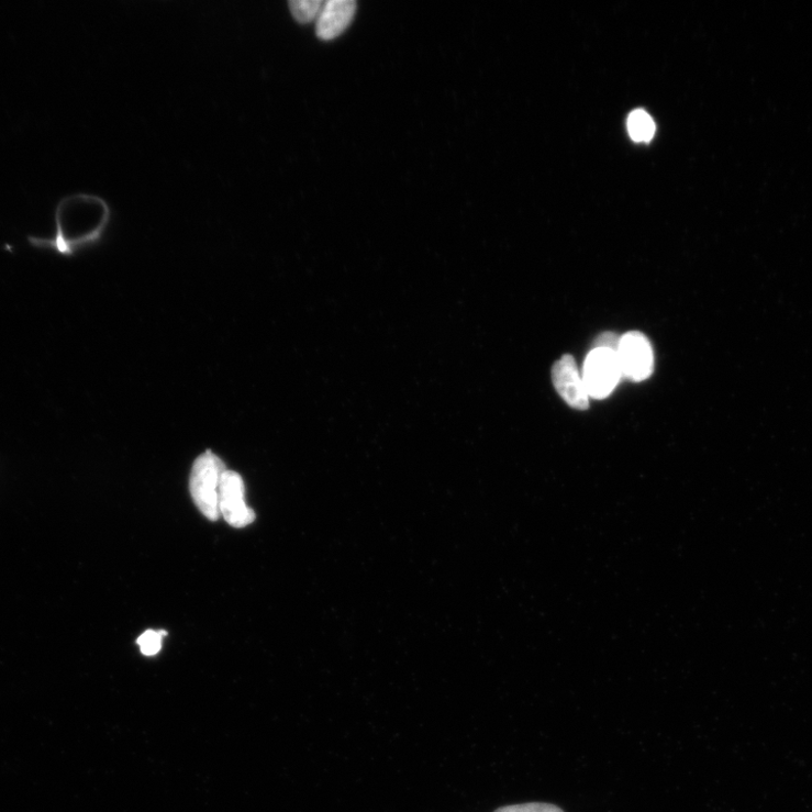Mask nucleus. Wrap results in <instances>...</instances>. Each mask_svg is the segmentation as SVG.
I'll use <instances>...</instances> for the list:
<instances>
[{
	"label": "nucleus",
	"instance_id": "11",
	"mask_svg": "<svg viewBox=\"0 0 812 812\" xmlns=\"http://www.w3.org/2000/svg\"><path fill=\"white\" fill-rule=\"evenodd\" d=\"M494 812H564L559 807L549 803H524L515 805H505L497 809Z\"/></svg>",
	"mask_w": 812,
	"mask_h": 812
},
{
	"label": "nucleus",
	"instance_id": "7",
	"mask_svg": "<svg viewBox=\"0 0 812 812\" xmlns=\"http://www.w3.org/2000/svg\"><path fill=\"white\" fill-rule=\"evenodd\" d=\"M357 11L355 0H327L316 22V35L330 41L344 33L352 24Z\"/></svg>",
	"mask_w": 812,
	"mask_h": 812
},
{
	"label": "nucleus",
	"instance_id": "3",
	"mask_svg": "<svg viewBox=\"0 0 812 812\" xmlns=\"http://www.w3.org/2000/svg\"><path fill=\"white\" fill-rule=\"evenodd\" d=\"M623 377L618 355L609 349H592L583 364L582 380L589 398L602 400L612 394Z\"/></svg>",
	"mask_w": 812,
	"mask_h": 812
},
{
	"label": "nucleus",
	"instance_id": "10",
	"mask_svg": "<svg viewBox=\"0 0 812 812\" xmlns=\"http://www.w3.org/2000/svg\"><path fill=\"white\" fill-rule=\"evenodd\" d=\"M165 635V631L156 632L153 630H148L142 634L137 639V644L140 645L142 653L149 657L158 654L162 649L163 636Z\"/></svg>",
	"mask_w": 812,
	"mask_h": 812
},
{
	"label": "nucleus",
	"instance_id": "4",
	"mask_svg": "<svg viewBox=\"0 0 812 812\" xmlns=\"http://www.w3.org/2000/svg\"><path fill=\"white\" fill-rule=\"evenodd\" d=\"M622 375L633 381L649 378L655 368L654 351L648 337L641 332H629L620 340L616 352Z\"/></svg>",
	"mask_w": 812,
	"mask_h": 812
},
{
	"label": "nucleus",
	"instance_id": "6",
	"mask_svg": "<svg viewBox=\"0 0 812 812\" xmlns=\"http://www.w3.org/2000/svg\"><path fill=\"white\" fill-rule=\"evenodd\" d=\"M552 380L555 390L569 407L578 411L589 408L590 398L572 356L566 355L555 363L552 369Z\"/></svg>",
	"mask_w": 812,
	"mask_h": 812
},
{
	"label": "nucleus",
	"instance_id": "8",
	"mask_svg": "<svg viewBox=\"0 0 812 812\" xmlns=\"http://www.w3.org/2000/svg\"><path fill=\"white\" fill-rule=\"evenodd\" d=\"M627 127L631 138L636 143H649L656 133L654 120L644 110H635L631 113Z\"/></svg>",
	"mask_w": 812,
	"mask_h": 812
},
{
	"label": "nucleus",
	"instance_id": "9",
	"mask_svg": "<svg viewBox=\"0 0 812 812\" xmlns=\"http://www.w3.org/2000/svg\"><path fill=\"white\" fill-rule=\"evenodd\" d=\"M323 5L322 0H291L289 2L291 13L299 23L313 21L320 14Z\"/></svg>",
	"mask_w": 812,
	"mask_h": 812
},
{
	"label": "nucleus",
	"instance_id": "1",
	"mask_svg": "<svg viewBox=\"0 0 812 812\" xmlns=\"http://www.w3.org/2000/svg\"><path fill=\"white\" fill-rule=\"evenodd\" d=\"M108 215L105 203L93 196L74 194L57 205L56 223L62 248L73 246L96 236Z\"/></svg>",
	"mask_w": 812,
	"mask_h": 812
},
{
	"label": "nucleus",
	"instance_id": "2",
	"mask_svg": "<svg viewBox=\"0 0 812 812\" xmlns=\"http://www.w3.org/2000/svg\"><path fill=\"white\" fill-rule=\"evenodd\" d=\"M225 471L222 459L211 452L201 455L192 467L191 496L202 514L212 522L221 518L220 489Z\"/></svg>",
	"mask_w": 812,
	"mask_h": 812
},
{
	"label": "nucleus",
	"instance_id": "5",
	"mask_svg": "<svg viewBox=\"0 0 812 812\" xmlns=\"http://www.w3.org/2000/svg\"><path fill=\"white\" fill-rule=\"evenodd\" d=\"M221 515L235 529H243L255 521V512L245 502V486L234 471L224 472L220 489Z\"/></svg>",
	"mask_w": 812,
	"mask_h": 812
},
{
	"label": "nucleus",
	"instance_id": "12",
	"mask_svg": "<svg viewBox=\"0 0 812 812\" xmlns=\"http://www.w3.org/2000/svg\"><path fill=\"white\" fill-rule=\"evenodd\" d=\"M620 340L621 337H619L615 333H603L596 338L593 349H609L616 353L619 349Z\"/></svg>",
	"mask_w": 812,
	"mask_h": 812
}]
</instances>
